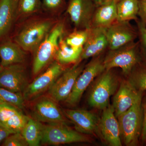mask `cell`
<instances>
[{"mask_svg": "<svg viewBox=\"0 0 146 146\" xmlns=\"http://www.w3.org/2000/svg\"><path fill=\"white\" fill-rule=\"evenodd\" d=\"M57 22L48 17L33 18L22 25L13 41L25 51L33 53Z\"/></svg>", "mask_w": 146, "mask_h": 146, "instance_id": "cell-1", "label": "cell"}, {"mask_svg": "<svg viewBox=\"0 0 146 146\" xmlns=\"http://www.w3.org/2000/svg\"><path fill=\"white\" fill-rule=\"evenodd\" d=\"M63 22H57L33 53V73L37 75L53 62L58 49V42L64 33Z\"/></svg>", "mask_w": 146, "mask_h": 146, "instance_id": "cell-2", "label": "cell"}, {"mask_svg": "<svg viewBox=\"0 0 146 146\" xmlns=\"http://www.w3.org/2000/svg\"><path fill=\"white\" fill-rule=\"evenodd\" d=\"M142 99L143 97L117 117L121 137L126 146L137 145L141 138L143 119Z\"/></svg>", "mask_w": 146, "mask_h": 146, "instance_id": "cell-3", "label": "cell"}, {"mask_svg": "<svg viewBox=\"0 0 146 146\" xmlns=\"http://www.w3.org/2000/svg\"><path fill=\"white\" fill-rule=\"evenodd\" d=\"M119 80L111 70H105L96 78L92 85L88 103L91 107L104 110L109 105L110 97L117 91Z\"/></svg>", "mask_w": 146, "mask_h": 146, "instance_id": "cell-4", "label": "cell"}, {"mask_svg": "<svg viewBox=\"0 0 146 146\" xmlns=\"http://www.w3.org/2000/svg\"><path fill=\"white\" fill-rule=\"evenodd\" d=\"M139 42H131L116 49L110 50L104 57L105 70L114 68L121 69L125 75H129L140 63L141 54Z\"/></svg>", "mask_w": 146, "mask_h": 146, "instance_id": "cell-5", "label": "cell"}, {"mask_svg": "<svg viewBox=\"0 0 146 146\" xmlns=\"http://www.w3.org/2000/svg\"><path fill=\"white\" fill-rule=\"evenodd\" d=\"M91 141L88 135L72 129L66 124L50 123L42 126V144L56 145Z\"/></svg>", "mask_w": 146, "mask_h": 146, "instance_id": "cell-6", "label": "cell"}, {"mask_svg": "<svg viewBox=\"0 0 146 146\" xmlns=\"http://www.w3.org/2000/svg\"><path fill=\"white\" fill-rule=\"evenodd\" d=\"M104 57L99 55L93 57L77 79L72 90L65 102L70 105L77 104L84 92L97 77L105 70L104 64Z\"/></svg>", "mask_w": 146, "mask_h": 146, "instance_id": "cell-7", "label": "cell"}, {"mask_svg": "<svg viewBox=\"0 0 146 146\" xmlns=\"http://www.w3.org/2000/svg\"><path fill=\"white\" fill-rule=\"evenodd\" d=\"M66 69L64 65L55 60L49 65L44 72L37 76L28 85L23 93L25 101L36 99L44 92L48 90L56 79Z\"/></svg>", "mask_w": 146, "mask_h": 146, "instance_id": "cell-8", "label": "cell"}, {"mask_svg": "<svg viewBox=\"0 0 146 146\" xmlns=\"http://www.w3.org/2000/svg\"><path fill=\"white\" fill-rule=\"evenodd\" d=\"M76 63L65 70L48 89L49 95L56 102L65 101L70 96L77 79L83 71L85 65Z\"/></svg>", "mask_w": 146, "mask_h": 146, "instance_id": "cell-9", "label": "cell"}, {"mask_svg": "<svg viewBox=\"0 0 146 146\" xmlns=\"http://www.w3.org/2000/svg\"><path fill=\"white\" fill-rule=\"evenodd\" d=\"M56 102L50 97L39 98L33 108V118L41 123L67 124V118Z\"/></svg>", "mask_w": 146, "mask_h": 146, "instance_id": "cell-10", "label": "cell"}, {"mask_svg": "<svg viewBox=\"0 0 146 146\" xmlns=\"http://www.w3.org/2000/svg\"><path fill=\"white\" fill-rule=\"evenodd\" d=\"M110 50L119 48L134 42L138 37V31L128 21L117 20L106 28Z\"/></svg>", "mask_w": 146, "mask_h": 146, "instance_id": "cell-11", "label": "cell"}, {"mask_svg": "<svg viewBox=\"0 0 146 146\" xmlns=\"http://www.w3.org/2000/svg\"><path fill=\"white\" fill-rule=\"evenodd\" d=\"M28 84L26 70L23 63L3 67L0 71V87L23 94Z\"/></svg>", "mask_w": 146, "mask_h": 146, "instance_id": "cell-12", "label": "cell"}, {"mask_svg": "<svg viewBox=\"0 0 146 146\" xmlns=\"http://www.w3.org/2000/svg\"><path fill=\"white\" fill-rule=\"evenodd\" d=\"M96 6L93 0H69L67 12L78 29L91 27Z\"/></svg>", "mask_w": 146, "mask_h": 146, "instance_id": "cell-13", "label": "cell"}, {"mask_svg": "<svg viewBox=\"0 0 146 146\" xmlns=\"http://www.w3.org/2000/svg\"><path fill=\"white\" fill-rule=\"evenodd\" d=\"M112 105L103 110L99 125V134L111 146H122L119 124Z\"/></svg>", "mask_w": 146, "mask_h": 146, "instance_id": "cell-14", "label": "cell"}, {"mask_svg": "<svg viewBox=\"0 0 146 146\" xmlns=\"http://www.w3.org/2000/svg\"><path fill=\"white\" fill-rule=\"evenodd\" d=\"M67 119L74 125L76 130L86 135L99 134L100 119L93 112L82 109H62Z\"/></svg>", "mask_w": 146, "mask_h": 146, "instance_id": "cell-15", "label": "cell"}, {"mask_svg": "<svg viewBox=\"0 0 146 146\" xmlns=\"http://www.w3.org/2000/svg\"><path fill=\"white\" fill-rule=\"evenodd\" d=\"M143 96V92L136 89L128 80L122 82L112 102V106L117 118L127 111Z\"/></svg>", "mask_w": 146, "mask_h": 146, "instance_id": "cell-16", "label": "cell"}, {"mask_svg": "<svg viewBox=\"0 0 146 146\" xmlns=\"http://www.w3.org/2000/svg\"><path fill=\"white\" fill-rule=\"evenodd\" d=\"M108 47L106 28L91 27L84 45L81 60L94 57L102 53Z\"/></svg>", "mask_w": 146, "mask_h": 146, "instance_id": "cell-17", "label": "cell"}, {"mask_svg": "<svg viewBox=\"0 0 146 146\" xmlns=\"http://www.w3.org/2000/svg\"><path fill=\"white\" fill-rule=\"evenodd\" d=\"M19 0H0V41L8 34L17 20Z\"/></svg>", "mask_w": 146, "mask_h": 146, "instance_id": "cell-18", "label": "cell"}, {"mask_svg": "<svg viewBox=\"0 0 146 146\" xmlns=\"http://www.w3.org/2000/svg\"><path fill=\"white\" fill-rule=\"evenodd\" d=\"M26 52L13 41L7 40L0 44V60L3 67L18 63L25 60Z\"/></svg>", "mask_w": 146, "mask_h": 146, "instance_id": "cell-19", "label": "cell"}, {"mask_svg": "<svg viewBox=\"0 0 146 146\" xmlns=\"http://www.w3.org/2000/svg\"><path fill=\"white\" fill-rule=\"evenodd\" d=\"M117 4L112 2L97 7L92 19L91 27L106 28L117 21Z\"/></svg>", "mask_w": 146, "mask_h": 146, "instance_id": "cell-20", "label": "cell"}, {"mask_svg": "<svg viewBox=\"0 0 146 146\" xmlns=\"http://www.w3.org/2000/svg\"><path fill=\"white\" fill-rule=\"evenodd\" d=\"M82 49L83 48H74L68 45L62 35L59 38L55 59L63 65L77 63L81 60Z\"/></svg>", "mask_w": 146, "mask_h": 146, "instance_id": "cell-21", "label": "cell"}, {"mask_svg": "<svg viewBox=\"0 0 146 146\" xmlns=\"http://www.w3.org/2000/svg\"><path fill=\"white\" fill-rule=\"evenodd\" d=\"M42 123L34 118H29L21 133L29 146H38L42 138Z\"/></svg>", "mask_w": 146, "mask_h": 146, "instance_id": "cell-22", "label": "cell"}, {"mask_svg": "<svg viewBox=\"0 0 146 146\" xmlns=\"http://www.w3.org/2000/svg\"><path fill=\"white\" fill-rule=\"evenodd\" d=\"M118 21H128L138 19V0H120L117 4Z\"/></svg>", "mask_w": 146, "mask_h": 146, "instance_id": "cell-23", "label": "cell"}, {"mask_svg": "<svg viewBox=\"0 0 146 146\" xmlns=\"http://www.w3.org/2000/svg\"><path fill=\"white\" fill-rule=\"evenodd\" d=\"M25 101L23 94L16 93L0 87V104L11 106L22 110Z\"/></svg>", "mask_w": 146, "mask_h": 146, "instance_id": "cell-24", "label": "cell"}, {"mask_svg": "<svg viewBox=\"0 0 146 146\" xmlns=\"http://www.w3.org/2000/svg\"><path fill=\"white\" fill-rule=\"evenodd\" d=\"M42 8V2L41 0H19L17 19H24L32 16Z\"/></svg>", "mask_w": 146, "mask_h": 146, "instance_id": "cell-25", "label": "cell"}, {"mask_svg": "<svg viewBox=\"0 0 146 146\" xmlns=\"http://www.w3.org/2000/svg\"><path fill=\"white\" fill-rule=\"evenodd\" d=\"M129 81L138 91L146 92V66L140 63L129 75Z\"/></svg>", "mask_w": 146, "mask_h": 146, "instance_id": "cell-26", "label": "cell"}, {"mask_svg": "<svg viewBox=\"0 0 146 146\" xmlns=\"http://www.w3.org/2000/svg\"><path fill=\"white\" fill-rule=\"evenodd\" d=\"M88 34V29H78L69 34L65 39L66 43L74 48H83Z\"/></svg>", "mask_w": 146, "mask_h": 146, "instance_id": "cell-27", "label": "cell"}, {"mask_svg": "<svg viewBox=\"0 0 146 146\" xmlns=\"http://www.w3.org/2000/svg\"><path fill=\"white\" fill-rule=\"evenodd\" d=\"M65 0H43L42 8L50 13H57L64 8Z\"/></svg>", "mask_w": 146, "mask_h": 146, "instance_id": "cell-28", "label": "cell"}, {"mask_svg": "<svg viewBox=\"0 0 146 146\" xmlns=\"http://www.w3.org/2000/svg\"><path fill=\"white\" fill-rule=\"evenodd\" d=\"M139 46L141 54L146 60V27L141 20H136Z\"/></svg>", "mask_w": 146, "mask_h": 146, "instance_id": "cell-29", "label": "cell"}, {"mask_svg": "<svg viewBox=\"0 0 146 146\" xmlns=\"http://www.w3.org/2000/svg\"><path fill=\"white\" fill-rule=\"evenodd\" d=\"M3 146H27L28 144L21 132L12 133L3 141Z\"/></svg>", "mask_w": 146, "mask_h": 146, "instance_id": "cell-30", "label": "cell"}, {"mask_svg": "<svg viewBox=\"0 0 146 146\" xmlns=\"http://www.w3.org/2000/svg\"><path fill=\"white\" fill-rule=\"evenodd\" d=\"M142 108H143V125L141 131V138L142 143H146V94L143 100L142 99Z\"/></svg>", "mask_w": 146, "mask_h": 146, "instance_id": "cell-31", "label": "cell"}, {"mask_svg": "<svg viewBox=\"0 0 146 146\" xmlns=\"http://www.w3.org/2000/svg\"><path fill=\"white\" fill-rule=\"evenodd\" d=\"M138 16L146 27V0H138Z\"/></svg>", "mask_w": 146, "mask_h": 146, "instance_id": "cell-32", "label": "cell"}, {"mask_svg": "<svg viewBox=\"0 0 146 146\" xmlns=\"http://www.w3.org/2000/svg\"><path fill=\"white\" fill-rule=\"evenodd\" d=\"M13 131L0 122V143L12 133H14Z\"/></svg>", "mask_w": 146, "mask_h": 146, "instance_id": "cell-33", "label": "cell"}, {"mask_svg": "<svg viewBox=\"0 0 146 146\" xmlns=\"http://www.w3.org/2000/svg\"><path fill=\"white\" fill-rule=\"evenodd\" d=\"M120 0H93L96 7L112 2L117 3Z\"/></svg>", "mask_w": 146, "mask_h": 146, "instance_id": "cell-34", "label": "cell"}, {"mask_svg": "<svg viewBox=\"0 0 146 146\" xmlns=\"http://www.w3.org/2000/svg\"><path fill=\"white\" fill-rule=\"evenodd\" d=\"M3 67L2 66L1 64V60H0V71L2 70Z\"/></svg>", "mask_w": 146, "mask_h": 146, "instance_id": "cell-35", "label": "cell"}]
</instances>
